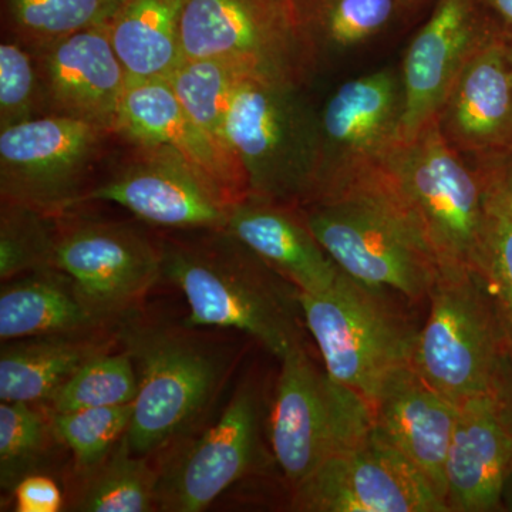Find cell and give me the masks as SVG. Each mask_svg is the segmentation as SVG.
<instances>
[{
	"instance_id": "cell-1",
	"label": "cell",
	"mask_w": 512,
	"mask_h": 512,
	"mask_svg": "<svg viewBox=\"0 0 512 512\" xmlns=\"http://www.w3.org/2000/svg\"><path fill=\"white\" fill-rule=\"evenodd\" d=\"M161 248L163 276L183 292L190 325L247 333L279 360L302 348L301 292L227 231Z\"/></svg>"
},
{
	"instance_id": "cell-2",
	"label": "cell",
	"mask_w": 512,
	"mask_h": 512,
	"mask_svg": "<svg viewBox=\"0 0 512 512\" xmlns=\"http://www.w3.org/2000/svg\"><path fill=\"white\" fill-rule=\"evenodd\" d=\"M298 210L350 278L412 301L429 298L439 265L380 167L348 190Z\"/></svg>"
},
{
	"instance_id": "cell-3",
	"label": "cell",
	"mask_w": 512,
	"mask_h": 512,
	"mask_svg": "<svg viewBox=\"0 0 512 512\" xmlns=\"http://www.w3.org/2000/svg\"><path fill=\"white\" fill-rule=\"evenodd\" d=\"M380 170L426 239L440 274L483 275L487 192L474 165L447 143L436 120L400 141Z\"/></svg>"
},
{
	"instance_id": "cell-4",
	"label": "cell",
	"mask_w": 512,
	"mask_h": 512,
	"mask_svg": "<svg viewBox=\"0 0 512 512\" xmlns=\"http://www.w3.org/2000/svg\"><path fill=\"white\" fill-rule=\"evenodd\" d=\"M301 89L239 74L225 130L247 178L249 197L289 207L312 201L318 111Z\"/></svg>"
},
{
	"instance_id": "cell-5",
	"label": "cell",
	"mask_w": 512,
	"mask_h": 512,
	"mask_svg": "<svg viewBox=\"0 0 512 512\" xmlns=\"http://www.w3.org/2000/svg\"><path fill=\"white\" fill-rule=\"evenodd\" d=\"M380 291L342 271L328 291L301 292L303 322L326 372L372 406L390 377L412 365L419 333Z\"/></svg>"
},
{
	"instance_id": "cell-6",
	"label": "cell",
	"mask_w": 512,
	"mask_h": 512,
	"mask_svg": "<svg viewBox=\"0 0 512 512\" xmlns=\"http://www.w3.org/2000/svg\"><path fill=\"white\" fill-rule=\"evenodd\" d=\"M373 430L375 410L369 400L319 370L303 346L281 360L269 437L292 487L329 458L362 444Z\"/></svg>"
},
{
	"instance_id": "cell-7",
	"label": "cell",
	"mask_w": 512,
	"mask_h": 512,
	"mask_svg": "<svg viewBox=\"0 0 512 512\" xmlns=\"http://www.w3.org/2000/svg\"><path fill=\"white\" fill-rule=\"evenodd\" d=\"M121 336L138 373L124 437L134 454L146 456L197 421L221 382L222 363L210 349L174 329L128 326Z\"/></svg>"
},
{
	"instance_id": "cell-8",
	"label": "cell",
	"mask_w": 512,
	"mask_h": 512,
	"mask_svg": "<svg viewBox=\"0 0 512 512\" xmlns=\"http://www.w3.org/2000/svg\"><path fill=\"white\" fill-rule=\"evenodd\" d=\"M484 284L478 272L440 274L414 345L417 375L457 406L494 396L500 380L497 328Z\"/></svg>"
},
{
	"instance_id": "cell-9",
	"label": "cell",
	"mask_w": 512,
	"mask_h": 512,
	"mask_svg": "<svg viewBox=\"0 0 512 512\" xmlns=\"http://www.w3.org/2000/svg\"><path fill=\"white\" fill-rule=\"evenodd\" d=\"M181 47L187 59L296 86L315 72L292 0H185Z\"/></svg>"
},
{
	"instance_id": "cell-10",
	"label": "cell",
	"mask_w": 512,
	"mask_h": 512,
	"mask_svg": "<svg viewBox=\"0 0 512 512\" xmlns=\"http://www.w3.org/2000/svg\"><path fill=\"white\" fill-rule=\"evenodd\" d=\"M402 119L400 72L387 67L343 83L318 111L311 202L338 195L382 167L402 141Z\"/></svg>"
},
{
	"instance_id": "cell-11",
	"label": "cell",
	"mask_w": 512,
	"mask_h": 512,
	"mask_svg": "<svg viewBox=\"0 0 512 512\" xmlns=\"http://www.w3.org/2000/svg\"><path fill=\"white\" fill-rule=\"evenodd\" d=\"M110 136L106 128L59 114L0 130L2 201L55 217L77 207L87 175Z\"/></svg>"
},
{
	"instance_id": "cell-12",
	"label": "cell",
	"mask_w": 512,
	"mask_h": 512,
	"mask_svg": "<svg viewBox=\"0 0 512 512\" xmlns=\"http://www.w3.org/2000/svg\"><path fill=\"white\" fill-rule=\"evenodd\" d=\"M302 512H448L430 481L389 441L372 431L348 453L329 458L293 487Z\"/></svg>"
},
{
	"instance_id": "cell-13",
	"label": "cell",
	"mask_w": 512,
	"mask_h": 512,
	"mask_svg": "<svg viewBox=\"0 0 512 512\" xmlns=\"http://www.w3.org/2000/svg\"><path fill=\"white\" fill-rule=\"evenodd\" d=\"M53 266L110 320L130 312L163 278V248L131 225L82 222L60 229Z\"/></svg>"
},
{
	"instance_id": "cell-14",
	"label": "cell",
	"mask_w": 512,
	"mask_h": 512,
	"mask_svg": "<svg viewBox=\"0 0 512 512\" xmlns=\"http://www.w3.org/2000/svg\"><path fill=\"white\" fill-rule=\"evenodd\" d=\"M261 416L258 387L242 383L217 423L161 474L158 510L204 511L247 476L258 453Z\"/></svg>"
},
{
	"instance_id": "cell-15",
	"label": "cell",
	"mask_w": 512,
	"mask_h": 512,
	"mask_svg": "<svg viewBox=\"0 0 512 512\" xmlns=\"http://www.w3.org/2000/svg\"><path fill=\"white\" fill-rule=\"evenodd\" d=\"M498 19L476 0H437L407 47L402 70V141L436 120L458 74L497 29Z\"/></svg>"
},
{
	"instance_id": "cell-16",
	"label": "cell",
	"mask_w": 512,
	"mask_h": 512,
	"mask_svg": "<svg viewBox=\"0 0 512 512\" xmlns=\"http://www.w3.org/2000/svg\"><path fill=\"white\" fill-rule=\"evenodd\" d=\"M96 201L113 202L158 227L210 232L224 231L232 207L183 160L158 148H137L136 158L84 191L77 205Z\"/></svg>"
},
{
	"instance_id": "cell-17",
	"label": "cell",
	"mask_w": 512,
	"mask_h": 512,
	"mask_svg": "<svg viewBox=\"0 0 512 512\" xmlns=\"http://www.w3.org/2000/svg\"><path fill=\"white\" fill-rule=\"evenodd\" d=\"M116 136L136 148L174 154L229 205L249 197L247 178L237 158L191 120L167 80L128 79Z\"/></svg>"
},
{
	"instance_id": "cell-18",
	"label": "cell",
	"mask_w": 512,
	"mask_h": 512,
	"mask_svg": "<svg viewBox=\"0 0 512 512\" xmlns=\"http://www.w3.org/2000/svg\"><path fill=\"white\" fill-rule=\"evenodd\" d=\"M33 53L47 113L87 121L116 134L128 77L107 25L63 37Z\"/></svg>"
},
{
	"instance_id": "cell-19",
	"label": "cell",
	"mask_w": 512,
	"mask_h": 512,
	"mask_svg": "<svg viewBox=\"0 0 512 512\" xmlns=\"http://www.w3.org/2000/svg\"><path fill=\"white\" fill-rule=\"evenodd\" d=\"M436 124L447 143L468 161L511 150L512 72L500 20L458 74Z\"/></svg>"
},
{
	"instance_id": "cell-20",
	"label": "cell",
	"mask_w": 512,
	"mask_h": 512,
	"mask_svg": "<svg viewBox=\"0 0 512 512\" xmlns=\"http://www.w3.org/2000/svg\"><path fill=\"white\" fill-rule=\"evenodd\" d=\"M375 430L419 468L446 503V461L460 406L429 386L412 365L384 384Z\"/></svg>"
},
{
	"instance_id": "cell-21",
	"label": "cell",
	"mask_w": 512,
	"mask_h": 512,
	"mask_svg": "<svg viewBox=\"0 0 512 512\" xmlns=\"http://www.w3.org/2000/svg\"><path fill=\"white\" fill-rule=\"evenodd\" d=\"M512 470V433L494 396L461 404L446 461L448 512L494 510Z\"/></svg>"
},
{
	"instance_id": "cell-22",
	"label": "cell",
	"mask_w": 512,
	"mask_h": 512,
	"mask_svg": "<svg viewBox=\"0 0 512 512\" xmlns=\"http://www.w3.org/2000/svg\"><path fill=\"white\" fill-rule=\"evenodd\" d=\"M227 231L302 293L328 291L338 264L308 227L298 207L247 197L229 208Z\"/></svg>"
},
{
	"instance_id": "cell-23",
	"label": "cell",
	"mask_w": 512,
	"mask_h": 512,
	"mask_svg": "<svg viewBox=\"0 0 512 512\" xmlns=\"http://www.w3.org/2000/svg\"><path fill=\"white\" fill-rule=\"evenodd\" d=\"M109 320L84 301L72 279L57 268L42 269L3 282L0 339L40 338L97 332Z\"/></svg>"
},
{
	"instance_id": "cell-24",
	"label": "cell",
	"mask_w": 512,
	"mask_h": 512,
	"mask_svg": "<svg viewBox=\"0 0 512 512\" xmlns=\"http://www.w3.org/2000/svg\"><path fill=\"white\" fill-rule=\"evenodd\" d=\"M109 350L97 332L12 340L0 353V400L47 403L90 357Z\"/></svg>"
},
{
	"instance_id": "cell-25",
	"label": "cell",
	"mask_w": 512,
	"mask_h": 512,
	"mask_svg": "<svg viewBox=\"0 0 512 512\" xmlns=\"http://www.w3.org/2000/svg\"><path fill=\"white\" fill-rule=\"evenodd\" d=\"M185 0H123L107 23L111 45L128 79L167 80L184 59Z\"/></svg>"
},
{
	"instance_id": "cell-26",
	"label": "cell",
	"mask_w": 512,
	"mask_h": 512,
	"mask_svg": "<svg viewBox=\"0 0 512 512\" xmlns=\"http://www.w3.org/2000/svg\"><path fill=\"white\" fill-rule=\"evenodd\" d=\"M299 30L315 70L389 28L400 0H292Z\"/></svg>"
},
{
	"instance_id": "cell-27",
	"label": "cell",
	"mask_w": 512,
	"mask_h": 512,
	"mask_svg": "<svg viewBox=\"0 0 512 512\" xmlns=\"http://www.w3.org/2000/svg\"><path fill=\"white\" fill-rule=\"evenodd\" d=\"M73 510L83 512H147L158 507L160 476L143 456L128 447L126 437L92 471Z\"/></svg>"
},
{
	"instance_id": "cell-28",
	"label": "cell",
	"mask_w": 512,
	"mask_h": 512,
	"mask_svg": "<svg viewBox=\"0 0 512 512\" xmlns=\"http://www.w3.org/2000/svg\"><path fill=\"white\" fill-rule=\"evenodd\" d=\"M123 0H3L15 39L42 49L74 33L106 26Z\"/></svg>"
},
{
	"instance_id": "cell-29",
	"label": "cell",
	"mask_w": 512,
	"mask_h": 512,
	"mask_svg": "<svg viewBox=\"0 0 512 512\" xmlns=\"http://www.w3.org/2000/svg\"><path fill=\"white\" fill-rule=\"evenodd\" d=\"M239 74L238 69L220 60L184 57L167 79L191 120L232 156L225 124Z\"/></svg>"
},
{
	"instance_id": "cell-30",
	"label": "cell",
	"mask_w": 512,
	"mask_h": 512,
	"mask_svg": "<svg viewBox=\"0 0 512 512\" xmlns=\"http://www.w3.org/2000/svg\"><path fill=\"white\" fill-rule=\"evenodd\" d=\"M55 215L2 201L0 211V279L3 282L42 269L53 259L60 229Z\"/></svg>"
},
{
	"instance_id": "cell-31",
	"label": "cell",
	"mask_w": 512,
	"mask_h": 512,
	"mask_svg": "<svg viewBox=\"0 0 512 512\" xmlns=\"http://www.w3.org/2000/svg\"><path fill=\"white\" fill-rule=\"evenodd\" d=\"M138 393L136 363L130 353H97L50 400L52 413L72 412L90 407L131 404Z\"/></svg>"
},
{
	"instance_id": "cell-32",
	"label": "cell",
	"mask_w": 512,
	"mask_h": 512,
	"mask_svg": "<svg viewBox=\"0 0 512 512\" xmlns=\"http://www.w3.org/2000/svg\"><path fill=\"white\" fill-rule=\"evenodd\" d=\"M133 403L124 406L90 407L52 413L53 434L69 448L80 470L92 471L103 463L126 436Z\"/></svg>"
},
{
	"instance_id": "cell-33",
	"label": "cell",
	"mask_w": 512,
	"mask_h": 512,
	"mask_svg": "<svg viewBox=\"0 0 512 512\" xmlns=\"http://www.w3.org/2000/svg\"><path fill=\"white\" fill-rule=\"evenodd\" d=\"M50 426L33 404H0V483L3 490H15L16 484L39 463L53 431Z\"/></svg>"
},
{
	"instance_id": "cell-34",
	"label": "cell",
	"mask_w": 512,
	"mask_h": 512,
	"mask_svg": "<svg viewBox=\"0 0 512 512\" xmlns=\"http://www.w3.org/2000/svg\"><path fill=\"white\" fill-rule=\"evenodd\" d=\"M35 53L18 39L0 45V130L46 116Z\"/></svg>"
},
{
	"instance_id": "cell-35",
	"label": "cell",
	"mask_w": 512,
	"mask_h": 512,
	"mask_svg": "<svg viewBox=\"0 0 512 512\" xmlns=\"http://www.w3.org/2000/svg\"><path fill=\"white\" fill-rule=\"evenodd\" d=\"M487 248L483 276L493 282L512 318V214L488 200Z\"/></svg>"
},
{
	"instance_id": "cell-36",
	"label": "cell",
	"mask_w": 512,
	"mask_h": 512,
	"mask_svg": "<svg viewBox=\"0 0 512 512\" xmlns=\"http://www.w3.org/2000/svg\"><path fill=\"white\" fill-rule=\"evenodd\" d=\"M16 511L57 512L63 508V494L50 477L28 474L16 484Z\"/></svg>"
},
{
	"instance_id": "cell-37",
	"label": "cell",
	"mask_w": 512,
	"mask_h": 512,
	"mask_svg": "<svg viewBox=\"0 0 512 512\" xmlns=\"http://www.w3.org/2000/svg\"><path fill=\"white\" fill-rule=\"evenodd\" d=\"M470 163L483 180L488 200L512 214V148L503 154Z\"/></svg>"
},
{
	"instance_id": "cell-38",
	"label": "cell",
	"mask_w": 512,
	"mask_h": 512,
	"mask_svg": "<svg viewBox=\"0 0 512 512\" xmlns=\"http://www.w3.org/2000/svg\"><path fill=\"white\" fill-rule=\"evenodd\" d=\"M495 19L512 26V0H476Z\"/></svg>"
},
{
	"instance_id": "cell-39",
	"label": "cell",
	"mask_w": 512,
	"mask_h": 512,
	"mask_svg": "<svg viewBox=\"0 0 512 512\" xmlns=\"http://www.w3.org/2000/svg\"><path fill=\"white\" fill-rule=\"evenodd\" d=\"M501 25H503L505 55H507L508 63H510L512 72V26L505 25L503 22H501Z\"/></svg>"
},
{
	"instance_id": "cell-40",
	"label": "cell",
	"mask_w": 512,
	"mask_h": 512,
	"mask_svg": "<svg viewBox=\"0 0 512 512\" xmlns=\"http://www.w3.org/2000/svg\"><path fill=\"white\" fill-rule=\"evenodd\" d=\"M503 500L505 501V505H507V510L512 511V470L507 481H505Z\"/></svg>"
},
{
	"instance_id": "cell-41",
	"label": "cell",
	"mask_w": 512,
	"mask_h": 512,
	"mask_svg": "<svg viewBox=\"0 0 512 512\" xmlns=\"http://www.w3.org/2000/svg\"><path fill=\"white\" fill-rule=\"evenodd\" d=\"M404 9L406 8H416V6L423 5V3L429 2V0H400Z\"/></svg>"
}]
</instances>
